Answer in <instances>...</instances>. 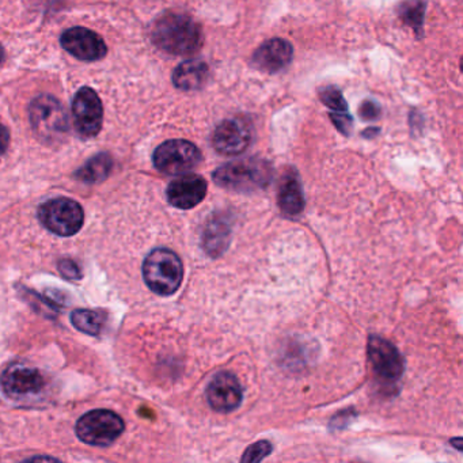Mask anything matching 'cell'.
Wrapping results in <instances>:
<instances>
[{
  "mask_svg": "<svg viewBox=\"0 0 463 463\" xmlns=\"http://www.w3.org/2000/svg\"><path fill=\"white\" fill-rule=\"evenodd\" d=\"M153 42L170 55H194L202 48L203 32L189 15L166 13L154 23Z\"/></svg>",
  "mask_w": 463,
  "mask_h": 463,
  "instance_id": "1",
  "label": "cell"
},
{
  "mask_svg": "<svg viewBox=\"0 0 463 463\" xmlns=\"http://www.w3.org/2000/svg\"><path fill=\"white\" fill-rule=\"evenodd\" d=\"M273 177L269 162L260 158L241 159L219 167L213 175L216 185L232 192H256L267 188Z\"/></svg>",
  "mask_w": 463,
  "mask_h": 463,
  "instance_id": "2",
  "label": "cell"
},
{
  "mask_svg": "<svg viewBox=\"0 0 463 463\" xmlns=\"http://www.w3.org/2000/svg\"><path fill=\"white\" fill-rule=\"evenodd\" d=\"M143 278L151 291L170 297L183 283V261L169 249H154L143 262Z\"/></svg>",
  "mask_w": 463,
  "mask_h": 463,
  "instance_id": "3",
  "label": "cell"
},
{
  "mask_svg": "<svg viewBox=\"0 0 463 463\" xmlns=\"http://www.w3.org/2000/svg\"><path fill=\"white\" fill-rule=\"evenodd\" d=\"M124 428V420L118 413L107 409H96L78 420L75 432L80 440L89 446L107 447L120 438Z\"/></svg>",
  "mask_w": 463,
  "mask_h": 463,
  "instance_id": "4",
  "label": "cell"
},
{
  "mask_svg": "<svg viewBox=\"0 0 463 463\" xmlns=\"http://www.w3.org/2000/svg\"><path fill=\"white\" fill-rule=\"evenodd\" d=\"M39 219L45 229L59 237H72L82 229L85 213L82 205L67 197L48 200L40 207Z\"/></svg>",
  "mask_w": 463,
  "mask_h": 463,
  "instance_id": "5",
  "label": "cell"
},
{
  "mask_svg": "<svg viewBox=\"0 0 463 463\" xmlns=\"http://www.w3.org/2000/svg\"><path fill=\"white\" fill-rule=\"evenodd\" d=\"M29 115L34 132L47 142L61 140L69 132V116L55 97H37L32 102Z\"/></svg>",
  "mask_w": 463,
  "mask_h": 463,
  "instance_id": "6",
  "label": "cell"
},
{
  "mask_svg": "<svg viewBox=\"0 0 463 463\" xmlns=\"http://www.w3.org/2000/svg\"><path fill=\"white\" fill-rule=\"evenodd\" d=\"M153 162L164 175H181L199 166L202 153L188 140H167L154 151Z\"/></svg>",
  "mask_w": 463,
  "mask_h": 463,
  "instance_id": "7",
  "label": "cell"
},
{
  "mask_svg": "<svg viewBox=\"0 0 463 463\" xmlns=\"http://www.w3.org/2000/svg\"><path fill=\"white\" fill-rule=\"evenodd\" d=\"M75 129L85 139L97 137L102 128L104 108L99 94L91 88H82L72 101Z\"/></svg>",
  "mask_w": 463,
  "mask_h": 463,
  "instance_id": "8",
  "label": "cell"
},
{
  "mask_svg": "<svg viewBox=\"0 0 463 463\" xmlns=\"http://www.w3.org/2000/svg\"><path fill=\"white\" fill-rule=\"evenodd\" d=\"M253 126L245 118L223 121L213 131L211 143L222 156H240L253 140Z\"/></svg>",
  "mask_w": 463,
  "mask_h": 463,
  "instance_id": "9",
  "label": "cell"
},
{
  "mask_svg": "<svg viewBox=\"0 0 463 463\" xmlns=\"http://www.w3.org/2000/svg\"><path fill=\"white\" fill-rule=\"evenodd\" d=\"M367 351L368 359L379 378L395 382L402 376L405 363L398 349L390 341L379 335H370Z\"/></svg>",
  "mask_w": 463,
  "mask_h": 463,
  "instance_id": "10",
  "label": "cell"
},
{
  "mask_svg": "<svg viewBox=\"0 0 463 463\" xmlns=\"http://www.w3.org/2000/svg\"><path fill=\"white\" fill-rule=\"evenodd\" d=\"M0 382L4 392L14 400L34 397L45 387L44 375L37 368L24 364L10 365Z\"/></svg>",
  "mask_w": 463,
  "mask_h": 463,
  "instance_id": "11",
  "label": "cell"
},
{
  "mask_svg": "<svg viewBox=\"0 0 463 463\" xmlns=\"http://www.w3.org/2000/svg\"><path fill=\"white\" fill-rule=\"evenodd\" d=\"M207 401L211 408L219 413H230L240 408L243 400V390L234 373H216L207 387Z\"/></svg>",
  "mask_w": 463,
  "mask_h": 463,
  "instance_id": "12",
  "label": "cell"
},
{
  "mask_svg": "<svg viewBox=\"0 0 463 463\" xmlns=\"http://www.w3.org/2000/svg\"><path fill=\"white\" fill-rule=\"evenodd\" d=\"M61 47L75 58L83 61H96L108 53L104 39L96 32L86 28H71L64 32Z\"/></svg>",
  "mask_w": 463,
  "mask_h": 463,
  "instance_id": "13",
  "label": "cell"
},
{
  "mask_svg": "<svg viewBox=\"0 0 463 463\" xmlns=\"http://www.w3.org/2000/svg\"><path fill=\"white\" fill-rule=\"evenodd\" d=\"M207 189L204 178L197 175H185L169 184L166 196L173 207L192 210L205 199Z\"/></svg>",
  "mask_w": 463,
  "mask_h": 463,
  "instance_id": "14",
  "label": "cell"
},
{
  "mask_svg": "<svg viewBox=\"0 0 463 463\" xmlns=\"http://www.w3.org/2000/svg\"><path fill=\"white\" fill-rule=\"evenodd\" d=\"M292 56L294 48L287 40L272 39L254 52L253 64L261 71L273 74L286 69L291 63Z\"/></svg>",
  "mask_w": 463,
  "mask_h": 463,
  "instance_id": "15",
  "label": "cell"
},
{
  "mask_svg": "<svg viewBox=\"0 0 463 463\" xmlns=\"http://www.w3.org/2000/svg\"><path fill=\"white\" fill-rule=\"evenodd\" d=\"M232 224L229 215L216 213L208 219L203 232L202 243L208 256L218 259L229 248L232 241Z\"/></svg>",
  "mask_w": 463,
  "mask_h": 463,
  "instance_id": "16",
  "label": "cell"
},
{
  "mask_svg": "<svg viewBox=\"0 0 463 463\" xmlns=\"http://www.w3.org/2000/svg\"><path fill=\"white\" fill-rule=\"evenodd\" d=\"M278 204L281 213L289 218H297L305 210L302 185L294 170H288L281 178L278 192Z\"/></svg>",
  "mask_w": 463,
  "mask_h": 463,
  "instance_id": "17",
  "label": "cell"
},
{
  "mask_svg": "<svg viewBox=\"0 0 463 463\" xmlns=\"http://www.w3.org/2000/svg\"><path fill=\"white\" fill-rule=\"evenodd\" d=\"M210 69L199 59L184 61L173 72V83L180 90H199L207 83Z\"/></svg>",
  "mask_w": 463,
  "mask_h": 463,
  "instance_id": "18",
  "label": "cell"
},
{
  "mask_svg": "<svg viewBox=\"0 0 463 463\" xmlns=\"http://www.w3.org/2000/svg\"><path fill=\"white\" fill-rule=\"evenodd\" d=\"M112 167L113 159L109 154H97L75 173V177L85 184L102 183L109 177Z\"/></svg>",
  "mask_w": 463,
  "mask_h": 463,
  "instance_id": "19",
  "label": "cell"
},
{
  "mask_svg": "<svg viewBox=\"0 0 463 463\" xmlns=\"http://www.w3.org/2000/svg\"><path fill=\"white\" fill-rule=\"evenodd\" d=\"M71 322L78 330L86 333V335H97L101 333L105 322H107V314L99 310H75L71 314Z\"/></svg>",
  "mask_w": 463,
  "mask_h": 463,
  "instance_id": "20",
  "label": "cell"
},
{
  "mask_svg": "<svg viewBox=\"0 0 463 463\" xmlns=\"http://www.w3.org/2000/svg\"><path fill=\"white\" fill-rule=\"evenodd\" d=\"M424 14L425 2H422V0H409L401 7V15H402L403 20L416 32H419V29L422 26Z\"/></svg>",
  "mask_w": 463,
  "mask_h": 463,
  "instance_id": "21",
  "label": "cell"
},
{
  "mask_svg": "<svg viewBox=\"0 0 463 463\" xmlns=\"http://www.w3.org/2000/svg\"><path fill=\"white\" fill-rule=\"evenodd\" d=\"M322 104L326 105L333 112H348V105L338 89L325 88L319 91Z\"/></svg>",
  "mask_w": 463,
  "mask_h": 463,
  "instance_id": "22",
  "label": "cell"
},
{
  "mask_svg": "<svg viewBox=\"0 0 463 463\" xmlns=\"http://www.w3.org/2000/svg\"><path fill=\"white\" fill-rule=\"evenodd\" d=\"M273 447L269 441L261 440L257 443L251 444L248 447L245 454L241 458V462L254 463L261 462L262 459L268 457L272 452Z\"/></svg>",
  "mask_w": 463,
  "mask_h": 463,
  "instance_id": "23",
  "label": "cell"
},
{
  "mask_svg": "<svg viewBox=\"0 0 463 463\" xmlns=\"http://www.w3.org/2000/svg\"><path fill=\"white\" fill-rule=\"evenodd\" d=\"M330 118H332L333 124H335V128H337L341 134H351L352 127H354V120H352L348 112H335L330 115Z\"/></svg>",
  "mask_w": 463,
  "mask_h": 463,
  "instance_id": "24",
  "label": "cell"
},
{
  "mask_svg": "<svg viewBox=\"0 0 463 463\" xmlns=\"http://www.w3.org/2000/svg\"><path fill=\"white\" fill-rule=\"evenodd\" d=\"M359 115L363 120H375V118H378L379 115H381V109H379L375 102L365 101L363 102L362 107H360Z\"/></svg>",
  "mask_w": 463,
  "mask_h": 463,
  "instance_id": "25",
  "label": "cell"
},
{
  "mask_svg": "<svg viewBox=\"0 0 463 463\" xmlns=\"http://www.w3.org/2000/svg\"><path fill=\"white\" fill-rule=\"evenodd\" d=\"M61 272L63 273L66 278H80V268H78L75 262L70 261V260H64V261L61 262Z\"/></svg>",
  "mask_w": 463,
  "mask_h": 463,
  "instance_id": "26",
  "label": "cell"
},
{
  "mask_svg": "<svg viewBox=\"0 0 463 463\" xmlns=\"http://www.w3.org/2000/svg\"><path fill=\"white\" fill-rule=\"evenodd\" d=\"M10 145V134L9 129L4 126V124H0V156L2 154L6 153L7 147Z\"/></svg>",
  "mask_w": 463,
  "mask_h": 463,
  "instance_id": "27",
  "label": "cell"
},
{
  "mask_svg": "<svg viewBox=\"0 0 463 463\" xmlns=\"http://www.w3.org/2000/svg\"><path fill=\"white\" fill-rule=\"evenodd\" d=\"M5 58V51L4 48H2V45H0V64H2V61H4Z\"/></svg>",
  "mask_w": 463,
  "mask_h": 463,
  "instance_id": "28",
  "label": "cell"
}]
</instances>
